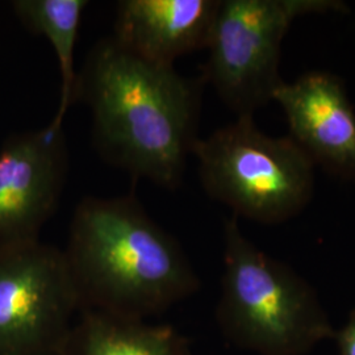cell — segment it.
<instances>
[{
	"instance_id": "1",
	"label": "cell",
	"mask_w": 355,
	"mask_h": 355,
	"mask_svg": "<svg viewBox=\"0 0 355 355\" xmlns=\"http://www.w3.org/2000/svg\"><path fill=\"white\" fill-rule=\"evenodd\" d=\"M205 86L202 76H183L108 36L91 48L78 73L76 102L89 107L94 146L104 161L175 190L200 139Z\"/></svg>"
},
{
	"instance_id": "2",
	"label": "cell",
	"mask_w": 355,
	"mask_h": 355,
	"mask_svg": "<svg viewBox=\"0 0 355 355\" xmlns=\"http://www.w3.org/2000/svg\"><path fill=\"white\" fill-rule=\"evenodd\" d=\"M64 254L80 311L146 321L200 288L182 245L132 195L82 199Z\"/></svg>"
},
{
	"instance_id": "3",
	"label": "cell",
	"mask_w": 355,
	"mask_h": 355,
	"mask_svg": "<svg viewBox=\"0 0 355 355\" xmlns=\"http://www.w3.org/2000/svg\"><path fill=\"white\" fill-rule=\"evenodd\" d=\"M216 316L230 343L259 355H305L336 329L313 287L224 223L221 293Z\"/></svg>"
},
{
	"instance_id": "4",
	"label": "cell",
	"mask_w": 355,
	"mask_h": 355,
	"mask_svg": "<svg viewBox=\"0 0 355 355\" xmlns=\"http://www.w3.org/2000/svg\"><path fill=\"white\" fill-rule=\"evenodd\" d=\"M192 155L207 195L237 218L277 225L300 215L315 192V167L290 136L272 137L254 116L199 139Z\"/></svg>"
},
{
	"instance_id": "5",
	"label": "cell",
	"mask_w": 355,
	"mask_h": 355,
	"mask_svg": "<svg viewBox=\"0 0 355 355\" xmlns=\"http://www.w3.org/2000/svg\"><path fill=\"white\" fill-rule=\"evenodd\" d=\"M347 10L343 0H220L202 78L236 117L254 116L284 83L280 54L292 24Z\"/></svg>"
},
{
	"instance_id": "6",
	"label": "cell",
	"mask_w": 355,
	"mask_h": 355,
	"mask_svg": "<svg viewBox=\"0 0 355 355\" xmlns=\"http://www.w3.org/2000/svg\"><path fill=\"white\" fill-rule=\"evenodd\" d=\"M79 313L64 250L40 240L0 250V355L60 354Z\"/></svg>"
},
{
	"instance_id": "7",
	"label": "cell",
	"mask_w": 355,
	"mask_h": 355,
	"mask_svg": "<svg viewBox=\"0 0 355 355\" xmlns=\"http://www.w3.org/2000/svg\"><path fill=\"white\" fill-rule=\"evenodd\" d=\"M64 125L10 136L0 148V250L38 241L69 177Z\"/></svg>"
},
{
	"instance_id": "8",
	"label": "cell",
	"mask_w": 355,
	"mask_h": 355,
	"mask_svg": "<svg viewBox=\"0 0 355 355\" xmlns=\"http://www.w3.org/2000/svg\"><path fill=\"white\" fill-rule=\"evenodd\" d=\"M274 102L286 116L290 137L313 165L355 180V110L343 79L312 70L280 86Z\"/></svg>"
},
{
	"instance_id": "9",
	"label": "cell",
	"mask_w": 355,
	"mask_h": 355,
	"mask_svg": "<svg viewBox=\"0 0 355 355\" xmlns=\"http://www.w3.org/2000/svg\"><path fill=\"white\" fill-rule=\"evenodd\" d=\"M220 0H121L112 37L142 58L174 66L207 49Z\"/></svg>"
},
{
	"instance_id": "10",
	"label": "cell",
	"mask_w": 355,
	"mask_h": 355,
	"mask_svg": "<svg viewBox=\"0 0 355 355\" xmlns=\"http://www.w3.org/2000/svg\"><path fill=\"white\" fill-rule=\"evenodd\" d=\"M61 355H191V350L170 325L80 311Z\"/></svg>"
},
{
	"instance_id": "11",
	"label": "cell",
	"mask_w": 355,
	"mask_h": 355,
	"mask_svg": "<svg viewBox=\"0 0 355 355\" xmlns=\"http://www.w3.org/2000/svg\"><path fill=\"white\" fill-rule=\"evenodd\" d=\"M87 0H15L12 10L20 23L33 35L44 36L53 46L61 76V95L51 119L64 125V116L76 103L78 73L74 64L78 35Z\"/></svg>"
},
{
	"instance_id": "12",
	"label": "cell",
	"mask_w": 355,
	"mask_h": 355,
	"mask_svg": "<svg viewBox=\"0 0 355 355\" xmlns=\"http://www.w3.org/2000/svg\"><path fill=\"white\" fill-rule=\"evenodd\" d=\"M333 340L337 343L338 355H355V309L343 328L334 331Z\"/></svg>"
},
{
	"instance_id": "13",
	"label": "cell",
	"mask_w": 355,
	"mask_h": 355,
	"mask_svg": "<svg viewBox=\"0 0 355 355\" xmlns=\"http://www.w3.org/2000/svg\"><path fill=\"white\" fill-rule=\"evenodd\" d=\"M54 355H61V353H60V354H54Z\"/></svg>"
}]
</instances>
